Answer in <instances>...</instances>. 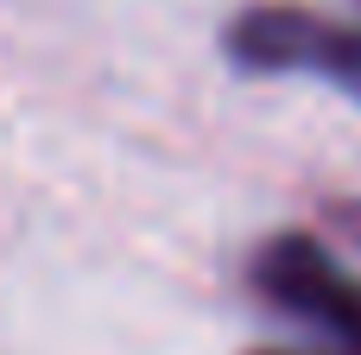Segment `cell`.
Segmentation results:
<instances>
[{
  "instance_id": "cell-2",
  "label": "cell",
  "mask_w": 361,
  "mask_h": 355,
  "mask_svg": "<svg viewBox=\"0 0 361 355\" xmlns=\"http://www.w3.org/2000/svg\"><path fill=\"white\" fill-rule=\"evenodd\" d=\"M254 292L267 305H279L286 318L324 330L330 343L343 349H361V279L311 235H273L254 267H247Z\"/></svg>"
},
{
  "instance_id": "cell-1",
  "label": "cell",
  "mask_w": 361,
  "mask_h": 355,
  "mask_svg": "<svg viewBox=\"0 0 361 355\" xmlns=\"http://www.w3.org/2000/svg\"><path fill=\"white\" fill-rule=\"evenodd\" d=\"M228 57L241 70H305L361 102V19L311 6H247L228 25Z\"/></svg>"
}]
</instances>
